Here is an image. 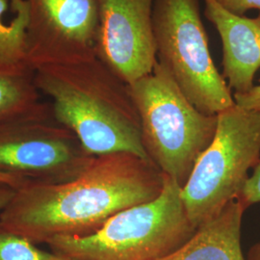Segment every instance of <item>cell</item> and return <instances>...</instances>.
Masks as SVG:
<instances>
[{"mask_svg": "<svg viewBox=\"0 0 260 260\" xmlns=\"http://www.w3.org/2000/svg\"><path fill=\"white\" fill-rule=\"evenodd\" d=\"M163 186L164 175L150 160L128 152L94 155L71 180L19 187L0 225L35 244L85 236L122 210L155 200Z\"/></svg>", "mask_w": 260, "mask_h": 260, "instance_id": "obj_1", "label": "cell"}, {"mask_svg": "<svg viewBox=\"0 0 260 260\" xmlns=\"http://www.w3.org/2000/svg\"><path fill=\"white\" fill-rule=\"evenodd\" d=\"M34 81L51 101L53 119L71 130L88 153L128 152L150 160L127 85L98 56L40 68Z\"/></svg>", "mask_w": 260, "mask_h": 260, "instance_id": "obj_2", "label": "cell"}, {"mask_svg": "<svg viewBox=\"0 0 260 260\" xmlns=\"http://www.w3.org/2000/svg\"><path fill=\"white\" fill-rule=\"evenodd\" d=\"M196 231L186 213L181 186L164 175L155 200L114 215L93 233L56 237L47 245L73 260H160L184 245Z\"/></svg>", "mask_w": 260, "mask_h": 260, "instance_id": "obj_3", "label": "cell"}, {"mask_svg": "<svg viewBox=\"0 0 260 260\" xmlns=\"http://www.w3.org/2000/svg\"><path fill=\"white\" fill-rule=\"evenodd\" d=\"M127 88L149 159L182 188L213 140L217 115L197 109L158 61L151 74Z\"/></svg>", "mask_w": 260, "mask_h": 260, "instance_id": "obj_4", "label": "cell"}, {"mask_svg": "<svg viewBox=\"0 0 260 260\" xmlns=\"http://www.w3.org/2000/svg\"><path fill=\"white\" fill-rule=\"evenodd\" d=\"M260 162V113L234 104L217 115L213 140L199 157L181 199L198 229L236 200Z\"/></svg>", "mask_w": 260, "mask_h": 260, "instance_id": "obj_5", "label": "cell"}, {"mask_svg": "<svg viewBox=\"0 0 260 260\" xmlns=\"http://www.w3.org/2000/svg\"><path fill=\"white\" fill-rule=\"evenodd\" d=\"M152 25L158 63L197 109L218 115L235 104L214 65L199 0H154Z\"/></svg>", "mask_w": 260, "mask_h": 260, "instance_id": "obj_6", "label": "cell"}, {"mask_svg": "<svg viewBox=\"0 0 260 260\" xmlns=\"http://www.w3.org/2000/svg\"><path fill=\"white\" fill-rule=\"evenodd\" d=\"M93 156L53 117L20 121L0 130V174L25 182L71 180Z\"/></svg>", "mask_w": 260, "mask_h": 260, "instance_id": "obj_7", "label": "cell"}, {"mask_svg": "<svg viewBox=\"0 0 260 260\" xmlns=\"http://www.w3.org/2000/svg\"><path fill=\"white\" fill-rule=\"evenodd\" d=\"M26 1V61L31 72L96 55L98 0Z\"/></svg>", "mask_w": 260, "mask_h": 260, "instance_id": "obj_8", "label": "cell"}, {"mask_svg": "<svg viewBox=\"0 0 260 260\" xmlns=\"http://www.w3.org/2000/svg\"><path fill=\"white\" fill-rule=\"evenodd\" d=\"M153 4L154 0H98L95 54L126 85L151 74L157 62Z\"/></svg>", "mask_w": 260, "mask_h": 260, "instance_id": "obj_9", "label": "cell"}, {"mask_svg": "<svg viewBox=\"0 0 260 260\" xmlns=\"http://www.w3.org/2000/svg\"><path fill=\"white\" fill-rule=\"evenodd\" d=\"M205 1V16L217 29L223 45V75L233 93L249 92L260 69V14L237 16L215 0Z\"/></svg>", "mask_w": 260, "mask_h": 260, "instance_id": "obj_10", "label": "cell"}, {"mask_svg": "<svg viewBox=\"0 0 260 260\" xmlns=\"http://www.w3.org/2000/svg\"><path fill=\"white\" fill-rule=\"evenodd\" d=\"M246 210L241 202L233 200L217 216L201 224L184 245L160 260H247L241 247Z\"/></svg>", "mask_w": 260, "mask_h": 260, "instance_id": "obj_11", "label": "cell"}, {"mask_svg": "<svg viewBox=\"0 0 260 260\" xmlns=\"http://www.w3.org/2000/svg\"><path fill=\"white\" fill-rule=\"evenodd\" d=\"M52 117L32 72L0 71V130L20 121Z\"/></svg>", "mask_w": 260, "mask_h": 260, "instance_id": "obj_12", "label": "cell"}, {"mask_svg": "<svg viewBox=\"0 0 260 260\" xmlns=\"http://www.w3.org/2000/svg\"><path fill=\"white\" fill-rule=\"evenodd\" d=\"M9 3L10 0H0V71L31 72L26 61L28 9L5 21Z\"/></svg>", "mask_w": 260, "mask_h": 260, "instance_id": "obj_13", "label": "cell"}, {"mask_svg": "<svg viewBox=\"0 0 260 260\" xmlns=\"http://www.w3.org/2000/svg\"><path fill=\"white\" fill-rule=\"evenodd\" d=\"M0 260H73L55 252L44 251L23 236L0 225Z\"/></svg>", "mask_w": 260, "mask_h": 260, "instance_id": "obj_14", "label": "cell"}, {"mask_svg": "<svg viewBox=\"0 0 260 260\" xmlns=\"http://www.w3.org/2000/svg\"><path fill=\"white\" fill-rule=\"evenodd\" d=\"M237 200L241 202L246 209L260 203V162L253 169L251 177L246 181Z\"/></svg>", "mask_w": 260, "mask_h": 260, "instance_id": "obj_15", "label": "cell"}, {"mask_svg": "<svg viewBox=\"0 0 260 260\" xmlns=\"http://www.w3.org/2000/svg\"><path fill=\"white\" fill-rule=\"evenodd\" d=\"M223 9L237 16H244L248 11L258 10L260 0H215Z\"/></svg>", "mask_w": 260, "mask_h": 260, "instance_id": "obj_16", "label": "cell"}, {"mask_svg": "<svg viewBox=\"0 0 260 260\" xmlns=\"http://www.w3.org/2000/svg\"><path fill=\"white\" fill-rule=\"evenodd\" d=\"M233 98L238 106L260 113V84L254 85L247 93H233Z\"/></svg>", "mask_w": 260, "mask_h": 260, "instance_id": "obj_17", "label": "cell"}, {"mask_svg": "<svg viewBox=\"0 0 260 260\" xmlns=\"http://www.w3.org/2000/svg\"><path fill=\"white\" fill-rule=\"evenodd\" d=\"M17 189L13 186L0 183V213L9 205L11 200L16 194Z\"/></svg>", "mask_w": 260, "mask_h": 260, "instance_id": "obj_18", "label": "cell"}, {"mask_svg": "<svg viewBox=\"0 0 260 260\" xmlns=\"http://www.w3.org/2000/svg\"><path fill=\"white\" fill-rule=\"evenodd\" d=\"M0 183H5L8 185L13 186L16 189H19V187L26 184L27 182L17 178V177L8 176V175H4V174H0Z\"/></svg>", "mask_w": 260, "mask_h": 260, "instance_id": "obj_19", "label": "cell"}, {"mask_svg": "<svg viewBox=\"0 0 260 260\" xmlns=\"http://www.w3.org/2000/svg\"><path fill=\"white\" fill-rule=\"evenodd\" d=\"M11 9L14 14H19L20 12H24L28 9L27 1L26 0H10Z\"/></svg>", "mask_w": 260, "mask_h": 260, "instance_id": "obj_20", "label": "cell"}, {"mask_svg": "<svg viewBox=\"0 0 260 260\" xmlns=\"http://www.w3.org/2000/svg\"><path fill=\"white\" fill-rule=\"evenodd\" d=\"M247 260H260V242L251 247L248 253Z\"/></svg>", "mask_w": 260, "mask_h": 260, "instance_id": "obj_21", "label": "cell"}]
</instances>
